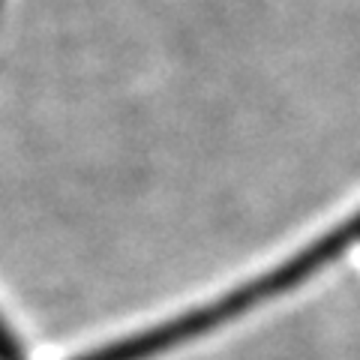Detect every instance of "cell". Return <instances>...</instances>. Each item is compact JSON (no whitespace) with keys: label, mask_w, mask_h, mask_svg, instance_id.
<instances>
[{"label":"cell","mask_w":360,"mask_h":360,"mask_svg":"<svg viewBox=\"0 0 360 360\" xmlns=\"http://www.w3.org/2000/svg\"><path fill=\"white\" fill-rule=\"evenodd\" d=\"M357 243H360V210L352 219H345L342 225H333L321 238L307 243L300 252L285 258V262H279L276 267L246 279L243 285L229 291V295L201 303L195 309H186L184 315H174V319L153 324V328L141 330V333H132L127 340L94 348V352H87L75 360H153L165 352H174V348L193 342V340H201V336H207L210 330H219L225 324L250 315L252 309L264 307V303L288 295L291 288H297L307 283V279H312L315 274H321L324 267L333 264L336 258H342Z\"/></svg>","instance_id":"6da1fadb"},{"label":"cell","mask_w":360,"mask_h":360,"mask_svg":"<svg viewBox=\"0 0 360 360\" xmlns=\"http://www.w3.org/2000/svg\"><path fill=\"white\" fill-rule=\"evenodd\" d=\"M0 360H15V345L4 330V324H0Z\"/></svg>","instance_id":"7a4b0ae2"}]
</instances>
